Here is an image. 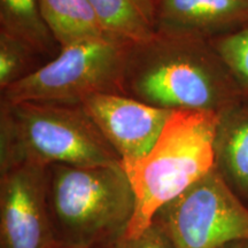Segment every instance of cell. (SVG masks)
I'll return each instance as SVG.
<instances>
[{
	"label": "cell",
	"mask_w": 248,
	"mask_h": 248,
	"mask_svg": "<svg viewBox=\"0 0 248 248\" xmlns=\"http://www.w3.org/2000/svg\"><path fill=\"white\" fill-rule=\"evenodd\" d=\"M122 164L82 105L1 101L0 172L21 163Z\"/></svg>",
	"instance_id": "obj_2"
},
{
	"label": "cell",
	"mask_w": 248,
	"mask_h": 248,
	"mask_svg": "<svg viewBox=\"0 0 248 248\" xmlns=\"http://www.w3.org/2000/svg\"><path fill=\"white\" fill-rule=\"evenodd\" d=\"M53 248H77V247H71V246H66V245H57V246Z\"/></svg>",
	"instance_id": "obj_18"
},
{
	"label": "cell",
	"mask_w": 248,
	"mask_h": 248,
	"mask_svg": "<svg viewBox=\"0 0 248 248\" xmlns=\"http://www.w3.org/2000/svg\"><path fill=\"white\" fill-rule=\"evenodd\" d=\"M124 90L138 100L171 110L222 114L243 101L212 40L162 32L130 49Z\"/></svg>",
	"instance_id": "obj_1"
},
{
	"label": "cell",
	"mask_w": 248,
	"mask_h": 248,
	"mask_svg": "<svg viewBox=\"0 0 248 248\" xmlns=\"http://www.w3.org/2000/svg\"><path fill=\"white\" fill-rule=\"evenodd\" d=\"M37 55L29 46L0 31V88L5 90L32 73V59Z\"/></svg>",
	"instance_id": "obj_15"
},
{
	"label": "cell",
	"mask_w": 248,
	"mask_h": 248,
	"mask_svg": "<svg viewBox=\"0 0 248 248\" xmlns=\"http://www.w3.org/2000/svg\"><path fill=\"white\" fill-rule=\"evenodd\" d=\"M82 106L119 155L123 168L144 159L173 114L120 93H100Z\"/></svg>",
	"instance_id": "obj_8"
},
{
	"label": "cell",
	"mask_w": 248,
	"mask_h": 248,
	"mask_svg": "<svg viewBox=\"0 0 248 248\" xmlns=\"http://www.w3.org/2000/svg\"><path fill=\"white\" fill-rule=\"evenodd\" d=\"M210 40L239 86L243 100L248 101V27Z\"/></svg>",
	"instance_id": "obj_14"
},
{
	"label": "cell",
	"mask_w": 248,
	"mask_h": 248,
	"mask_svg": "<svg viewBox=\"0 0 248 248\" xmlns=\"http://www.w3.org/2000/svg\"><path fill=\"white\" fill-rule=\"evenodd\" d=\"M107 38L129 46L157 33V0H89Z\"/></svg>",
	"instance_id": "obj_11"
},
{
	"label": "cell",
	"mask_w": 248,
	"mask_h": 248,
	"mask_svg": "<svg viewBox=\"0 0 248 248\" xmlns=\"http://www.w3.org/2000/svg\"><path fill=\"white\" fill-rule=\"evenodd\" d=\"M130 49L107 37L61 47L54 59L2 90L1 101L82 105L100 93L124 94Z\"/></svg>",
	"instance_id": "obj_5"
},
{
	"label": "cell",
	"mask_w": 248,
	"mask_h": 248,
	"mask_svg": "<svg viewBox=\"0 0 248 248\" xmlns=\"http://www.w3.org/2000/svg\"><path fill=\"white\" fill-rule=\"evenodd\" d=\"M48 203L57 243L77 248H100L123 237L136 210L122 164H52Z\"/></svg>",
	"instance_id": "obj_3"
},
{
	"label": "cell",
	"mask_w": 248,
	"mask_h": 248,
	"mask_svg": "<svg viewBox=\"0 0 248 248\" xmlns=\"http://www.w3.org/2000/svg\"><path fill=\"white\" fill-rule=\"evenodd\" d=\"M221 248H248V240H237L226 244Z\"/></svg>",
	"instance_id": "obj_17"
},
{
	"label": "cell",
	"mask_w": 248,
	"mask_h": 248,
	"mask_svg": "<svg viewBox=\"0 0 248 248\" xmlns=\"http://www.w3.org/2000/svg\"><path fill=\"white\" fill-rule=\"evenodd\" d=\"M48 167L21 163L0 172V248H53Z\"/></svg>",
	"instance_id": "obj_7"
},
{
	"label": "cell",
	"mask_w": 248,
	"mask_h": 248,
	"mask_svg": "<svg viewBox=\"0 0 248 248\" xmlns=\"http://www.w3.org/2000/svg\"><path fill=\"white\" fill-rule=\"evenodd\" d=\"M215 169L248 204V101L219 114L215 137Z\"/></svg>",
	"instance_id": "obj_10"
},
{
	"label": "cell",
	"mask_w": 248,
	"mask_h": 248,
	"mask_svg": "<svg viewBox=\"0 0 248 248\" xmlns=\"http://www.w3.org/2000/svg\"><path fill=\"white\" fill-rule=\"evenodd\" d=\"M0 31L21 40L37 55H51L59 45L43 18L40 0H0Z\"/></svg>",
	"instance_id": "obj_13"
},
{
	"label": "cell",
	"mask_w": 248,
	"mask_h": 248,
	"mask_svg": "<svg viewBox=\"0 0 248 248\" xmlns=\"http://www.w3.org/2000/svg\"><path fill=\"white\" fill-rule=\"evenodd\" d=\"M40 11L60 48L106 37L89 0H40Z\"/></svg>",
	"instance_id": "obj_12"
},
{
	"label": "cell",
	"mask_w": 248,
	"mask_h": 248,
	"mask_svg": "<svg viewBox=\"0 0 248 248\" xmlns=\"http://www.w3.org/2000/svg\"><path fill=\"white\" fill-rule=\"evenodd\" d=\"M153 219L166 228L175 248H221L248 240V204L215 168L159 209Z\"/></svg>",
	"instance_id": "obj_6"
},
{
	"label": "cell",
	"mask_w": 248,
	"mask_h": 248,
	"mask_svg": "<svg viewBox=\"0 0 248 248\" xmlns=\"http://www.w3.org/2000/svg\"><path fill=\"white\" fill-rule=\"evenodd\" d=\"M100 248H175V245L166 228L153 219L141 233L133 237L124 234Z\"/></svg>",
	"instance_id": "obj_16"
},
{
	"label": "cell",
	"mask_w": 248,
	"mask_h": 248,
	"mask_svg": "<svg viewBox=\"0 0 248 248\" xmlns=\"http://www.w3.org/2000/svg\"><path fill=\"white\" fill-rule=\"evenodd\" d=\"M248 27V0H157V32L212 39Z\"/></svg>",
	"instance_id": "obj_9"
},
{
	"label": "cell",
	"mask_w": 248,
	"mask_h": 248,
	"mask_svg": "<svg viewBox=\"0 0 248 248\" xmlns=\"http://www.w3.org/2000/svg\"><path fill=\"white\" fill-rule=\"evenodd\" d=\"M219 114L175 110L146 156L124 169L136 197L125 235L141 233L155 214L215 168Z\"/></svg>",
	"instance_id": "obj_4"
}]
</instances>
